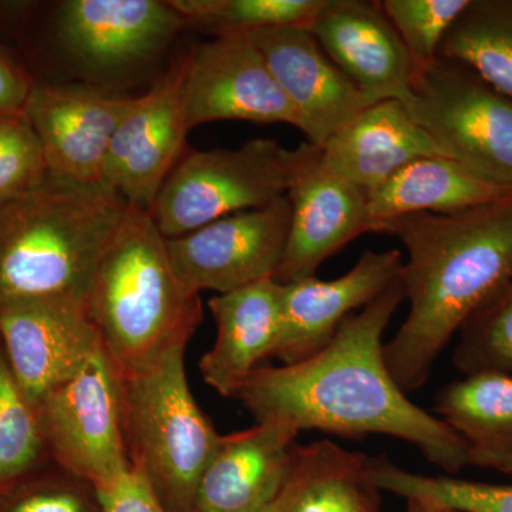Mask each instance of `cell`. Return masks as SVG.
<instances>
[{
  "mask_svg": "<svg viewBox=\"0 0 512 512\" xmlns=\"http://www.w3.org/2000/svg\"><path fill=\"white\" fill-rule=\"evenodd\" d=\"M404 301L400 278L340 325L326 348L302 362L259 366L235 399L258 421L301 433L384 434L419 448L431 464L457 474L468 466L463 440L400 389L384 360L383 333Z\"/></svg>",
  "mask_w": 512,
  "mask_h": 512,
  "instance_id": "1",
  "label": "cell"
},
{
  "mask_svg": "<svg viewBox=\"0 0 512 512\" xmlns=\"http://www.w3.org/2000/svg\"><path fill=\"white\" fill-rule=\"evenodd\" d=\"M376 232L407 251L400 282L410 311L384 360L400 389L413 392L471 313L511 281L512 197L453 214L402 215Z\"/></svg>",
  "mask_w": 512,
  "mask_h": 512,
  "instance_id": "2",
  "label": "cell"
},
{
  "mask_svg": "<svg viewBox=\"0 0 512 512\" xmlns=\"http://www.w3.org/2000/svg\"><path fill=\"white\" fill-rule=\"evenodd\" d=\"M128 207L109 185L53 175L0 207V306L40 296L86 299Z\"/></svg>",
  "mask_w": 512,
  "mask_h": 512,
  "instance_id": "3",
  "label": "cell"
},
{
  "mask_svg": "<svg viewBox=\"0 0 512 512\" xmlns=\"http://www.w3.org/2000/svg\"><path fill=\"white\" fill-rule=\"evenodd\" d=\"M86 305L120 373L188 345L202 320L200 295L181 288L153 217L133 205L97 262Z\"/></svg>",
  "mask_w": 512,
  "mask_h": 512,
  "instance_id": "4",
  "label": "cell"
},
{
  "mask_svg": "<svg viewBox=\"0 0 512 512\" xmlns=\"http://www.w3.org/2000/svg\"><path fill=\"white\" fill-rule=\"evenodd\" d=\"M185 349L180 343L119 372L128 458L170 512H192L198 483L222 437L192 396Z\"/></svg>",
  "mask_w": 512,
  "mask_h": 512,
  "instance_id": "5",
  "label": "cell"
},
{
  "mask_svg": "<svg viewBox=\"0 0 512 512\" xmlns=\"http://www.w3.org/2000/svg\"><path fill=\"white\" fill-rule=\"evenodd\" d=\"M0 19L39 28L82 82L109 90L158 62L188 29L170 0L0 3Z\"/></svg>",
  "mask_w": 512,
  "mask_h": 512,
  "instance_id": "6",
  "label": "cell"
},
{
  "mask_svg": "<svg viewBox=\"0 0 512 512\" xmlns=\"http://www.w3.org/2000/svg\"><path fill=\"white\" fill-rule=\"evenodd\" d=\"M301 157L274 138H254L239 148L190 150L168 175L148 211L165 239L181 237L285 197Z\"/></svg>",
  "mask_w": 512,
  "mask_h": 512,
  "instance_id": "7",
  "label": "cell"
},
{
  "mask_svg": "<svg viewBox=\"0 0 512 512\" xmlns=\"http://www.w3.org/2000/svg\"><path fill=\"white\" fill-rule=\"evenodd\" d=\"M404 107L444 156L512 190V97L463 64L437 57L413 74Z\"/></svg>",
  "mask_w": 512,
  "mask_h": 512,
  "instance_id": "8",
  "label": "cell"
},
{
  "mask_svg": "<svg viewBox=\"0 0 512 512\" xmlns=\"http://www.w3.org/2000/svg\"><path fill=\"white\" fill-rule=\"evenodd\" d=\"M36 414L43 443L76 480L97 488L130 470L120 373L104 345L37 404Z\"/></svg>",
  "mask_w": 512,
  "mask_h": 512,
  "instance_id": "9",
  "label": "cell"
},
{
  "mask_svg": "<svg viewBox=\"0 0 512 512\" xmlns=\"http://www.w3.org/2000/svg\"><path fill=\"white\" fill-rule=\"evenodd\" d=\"M291 202L281 197L165 239L168 258L188 295H217L274 279L288 241Z\"/></svg>",
  "mask_w": 512,
  "mask_h": 512,
  "instance_id": "10",
  "label": "cell"
},
{
  "mask_svg": "<svg viewBox=\"0 0 512 512\" xmlns=\"http://www.w3.org/2000/svg\"><path fill=\"white\" fill-rule=\"evenodd\" d=\"M0 340L13 375L35 410L103 346L86 299L72 295L0 306Z\"/></svg>",
  "mask_w": 512,
  "mask_h": 512,
  "instance_id": "11",
  "label": "cell"
},
{
  "mask_svg": "<svg viewBox=\"0 0 512 512\" xmlns=\"http://www.w3.org/2000/svg\"><path fill=\"white\" fill-rule=\"evenodd\" d=\"M180 99L188 131L212 121L296 127L295 110L249 36L214 37L185 52Z\"/></svg>",
  "mask_w": 512,
  "mask_h": 512,
  "instance_id": "12",
  "label": "cell"
},
{
  "mask_svg": "<svg viewBox=\"0 0 512 512\" xmlns=\"http://www.w3.org/2000/svg\"><path fill=\"white\" fill-rule=\"evenodd\" d=\"M134 97L90 83L36 80L23 113L39 138L50 175L103 183L111 140Z\"/></svg>",
  "mask_w": 512,
  "mask_h": 512,
  "instance_id": "13",
  "label": "cell"
},
{
  "mask_svg": "<svg viewBox=\"0 0 512 512\" xmlns=\"http://www.w3.org/2000/svg\"><path fill=\"white\" fill-rule=\"evenodd\" d=\"M185 52L178 53L150 89L134 97L104 161L103 184L150 211L168 175L187 153L188 128L180 89Z\"/></svg>",
  "mask_w": 512,
  "mask_h": 512,
  "instance_id": "14",
  "label": "cell"
},
{
  "mask_svg": "<svg viewBox=\"0 0 512 512\" xmlns=\"http://www.w3.org/2000/svg\"><path fill=\"white\" fill-rule=\"evenodd\" d=\"M286 197L291 202V225L281 265L274 276L279 284L313 278L326 259L350 241L375 232L367 208V192L320 163V150L309 143Z\"/></svg>",
  "mask_w": 512,
  "mask_h": 512,
  "instance_id": "15",
  "label": "cell"
},
{
  "mask_svg": "<svg viewBox=\"0 0 512 512\" xmlns=\"http://www.w3.org/2000/svg\"><path fill=\"white\" fill-rule=\"evenodd\" d=\"M295 110L306 143L322 148L357 114L377 103L336 66L308 29L249 35Z\"/></svg>",
  "mask_w": 512,
  "mask_h": 512,
  "instance_id": "16",
  "label": "cell"
},
{
  "mask_svg": "<svg viewBox=\"0 0 512 512\" xmlns=\"http://www.w3.org/2000/svg\"><path fill=\"white\" fill-rule=\"evenodd\" d=\"M402 252H363L357 264L340 278H308L281 284V336L276 359L284 365L302 362L329 345L340 325L375 301L403 268Z\"/></svg>",
  "mask_w": 512,
  "mask_h": 512,
  "instance_id": "17",
  "label": "cell"
},
{
  "mask_svg": "<svg viewBox=\"0 0 512 512\" xmlns=\"http://www.w3.org/2000/svg\"><path fill=\"white\" fill-rule=\"evenodd\" d=\"M308 30L367 96L409 103L412 62L380 2L328 0Z\"/></svg>",
  "mask_w": 512,
  "mask_h": 512,
  "instance_id": "18",
  "label": "cell"
},
{
  "mask_svg": "<svg viewBox=\"0 0 512 512\" xmlns=\"http://www.w3.org/2000/svg\"><path fill=\"white\" fill-rule=\"evenodd\" d=\"M298 431L275 421L222 436L195 491L192 512H265L291 471Z\"/></svg>",
  "mask_w": 512,
  "mask_h": 512,
  "instance_id": "19",
  "label": "cell"
},
{
  "mask_svg": "<svg viewBox=\"0 0 512 512\" xmlns=\"http://www.w3.org/2000/svg\"><path fill=\"white\" fill-rule=\"evenodd\" d=\"M319 150L323 167L366 192L417 158L446 157L397 100L367 107Z\"/></svg>",
  "mask_w": 512,
  "mask_h": 512,
  "instance_id": "20",
  "label": "cell"
},
{
  "mask_svg": "<svg viewBox=\"0 0 512 512\" xmlns=\"http://www.w3.org/2000/svg\"><path fill=\"white\" fill-rule=\"evenodd\" d=\"M217 325L212 348L201 357L204 382L222 397H235L261 362L275 355L281 336V284L265 279L208 301Z\"/></svg>",
  "mask_w": 512,
  "mask_h": 512,
  "instance_id": "21",
  "label": "cell"
},
{
  "mask_svg": "<svg viewBox=\"0 0 512 512\" xmlns=\"http://www.w3.org/2000/svg\"><path fill=\"white\" fill-rule=\"evenodd\" d=\"M512 190L481 177L446 157L417 158L376 190L367 192V208L375 222L419 214H453L508 200Z\"/></svg>",
  "mask_w": 512,
  "mask_h": 512,
  "instance_id": "22",
  "label": "cell"
},
{
  "mask_svg": "<svg viewBox=\"0 0 512 512\" xmlns=\"http://www.w3.org/2000/svg\"><path fill=\"white\" fill-rule=\"evenodd\" d=\"M370 457L332 441L296 444L281 493L265 512H380Z\"/></svg>",
  "mask_w": 512,
  "mask_h": 512,
  "instance_id": "23",
  "label": "cell"
},
{
  "mask_svg": "<svg viewBox=\"0 0 512 512\" xmlns=\"http://www.w3.org/2000/svg\"><path fill=\"white\" fill-rule=\"evenodd\" d=\"M437 417L463 440L468 466L512 476V376H466L437 393Z\"/></svg>",
  "mask_w": 512,
  "mask_h": 512,
  "instance_id": "24",
  "label": "cell"
},
{
  "mask_svg": "<svg viewBox=\"0 0 512 512\" xmlns=\"http://www.w3.org/2000/svg\"><path fill=\"white\" fill-rule=\"evenodd\" d=\"M512 97V0H470L439 49Z\"/></svg>",
  "mask_w": 512,
  "mask_h": 512,
  "instance_id": "25",
  "label": "cell"
},
{
  "mask_svg": "<svg viewBox=\"0 0 512 512\" xmlns=\"http://www.w3.org/2000/svg\"><path fill=\"white\" fill-rule=\"evenodd\" d=\"M328 0H170L188 28L214 37L261 30L309 29Z\"/></svg>",
  "mask_w": 512,
  "mask_h": 512,
  "instance_id": "26",
  "label": "cell"
},
{
  "mask_svg": "<svg viewBox=\"0 0 512 512\" xmlns=\"http://www.w3.org/2000/svg\"><path fill=\"white\" fill-rule=\"evenodd\" d=\"M369 476L377 490L406 500L417 498L467 512H512V485L410 473L396 466L386 454L370 457Z\"/></svg>",
  "mask_w": 512,
  "mask_h": 512,
  "instance_id": "27",
  "label": "cell"
},
{
  "mask_svg": "<svg viewBox=\"0 0 512 512\" xmlns=\"http://www.w3.org/2000/svg\"><path fill=\"white\" fill-rule=\"evenodd\" d=\"M454 366L466 376H512V279L485 299L464 322Z\"/></svg>",
  "mask_w": 512,
  "mask_h": 512,
  "instance_id": "28",
  "label": "cell"
},
{
  "mask_svg": "<svg viewBox=\"0 0 512 512\" xmlns=\"http://www.w3.org/2000/svg\"><path fill=\"white\" fill-rule=\"evenodd\" d=\"M42 446L36 410L20 389L5 350L0 349V483L25 474L35 464Z\"/></svg>",
  "mask_w": 512,
  "mask_h": 512,
  "instance_id": "29",
  "label": "cell"
},
{
  "mask_svg": "<svg viewBox=\"0 0 512 512\" xmlns=\"http://www.w3.org/2000/svg\"><path fill=\"white\" fill-rule=\"evenodd\" d=\"M470 0H384V15L402 39L413 74L436 62L444 36Z\"/></svg>",
  "mask_w": 512,
  "mask_h": 512,
  "instance_id": "30",
  "label": "cell"
},
{
  "mask_svg": "<svg viewBox=\"0 0 512 512\" xmlns=\"http://www.w3.org/2000/svg\"><path fill=\"white\" fill-rule=\"evenodd\" d=\"M45 153L25 113L0 114V207L49 177Z\"/></svg>",
  "mask_w": 512,
  "mask_h": 512,
  "instance_id": "31",
  "label": "cell"
},
{
  "mask_svg": "<svg viewBox=\"0 0 512 512\" xmlns=\"http://www.w3.org/2000/svg\"><path fill=\"white\" fill-rule=\"evenodd\" d=\"M93 491L101 512H170L150 481L133 466L116 480Z\"/></svg>",
  "mask_w": 512,
  "mask_h": 512,
  "instance_id": "32",
  "label": "cell"
},
{
  "mask_svg": "<svg viewBox=\"0 0 512 512\" xmlns=\"http://www.w3.org/2000/svg\"><path fill=\"white\" fill-rule=\"evenodd\" d=\"M35 83L22 56L0 40V114L22 113Z\"/></svg>",
  "mask_w": 512,
  "mask_h": 512,
  "instance_id": "33",
  "label": "cell"
},
{
  "mask_svg": "<svg viewBox=\"0 0 512 512\" xmlns=\"http://www.w3.org/2000/svg\"><path fill=\"white\" fill-rule=\"evenodd\" d=\"M0 512H90L79 493L67 487H45L13 495Z\"/></svg>",
  "mask_w": 512,
  "mask_h": 512,
  "instance_id": "34",
  "label": "cell"
},
{
  "mask_svg": "<svg viewBox=\"0 0 512 512\" xmlns=\"http://www.w3.org/2000/svg\"><path fill=\"white\" fill-rule=\"evenodd\" d=\"M407 512H467L457 510V508L447 507L431 503V501L417 500V498H409L407 500Z\"/></svg>",
  "mask_w": 512,
  "mask_h": 512,
  "instance_id": "35",
  "label": "cell"
}]
</instances>
